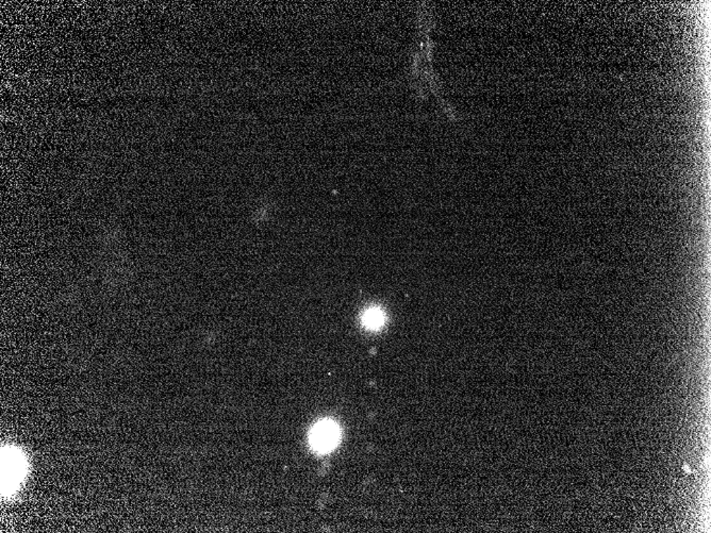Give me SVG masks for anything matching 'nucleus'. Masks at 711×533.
Here are the masks:
<instances>
[{"mask_svg":"<svg viewBox=\"0 0 711 533\" xmlns=\"http://www.w3.org/2000/svg\"><path fill=\"white\" fill-rule=\"evenodd\" d=\"M1 470H3V495L9 496L14 489L18 487L26 472V461L23 454L18 453L15 449L4 448L1 455Z\"/></svg>","mask_w":711,"mask_h":533,"instance_id":"obj_1","label":"nucleus"},{"mask_svg":"<svg viewBox=\"0 0 711 533\" xmlns=\"http://www.w3.org/2000/svg\"><path fill=\"white\" fill-rule=\"evenodd\" d=\"M339 437V431L335 425L329 422L321 423L313 429L311 443L315 449L326 451L331 449Z\"/></svg>","mask_w":711,"mask_h":533,"instance_id":"obj_2","label":"nucleus"},{"mask_svg":"<svg viewBox=\"0 0 711 533\" xmlns=\"http://www.w3.org/2000/svg\"><path fill=\"white\" fill-rule=\"evenodd\" d=\"M364 323L366 327L372 328V329H377V328L383 326V312H381L380 310H378V309H373V310L368 311V312L364 314Z\"/></svg>","mask_w":711,"mask_h":533,"instance_id":"obj_3","label":"nucleus"}]
</instances>
